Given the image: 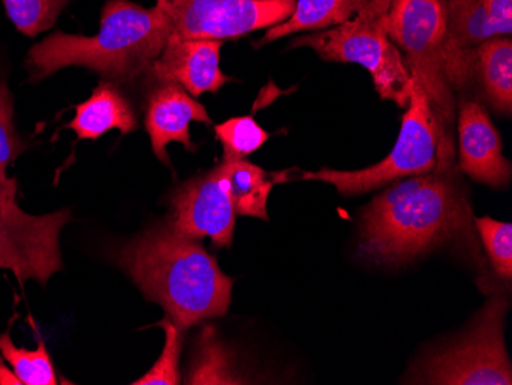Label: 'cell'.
Returning a JSON list of instances; mask_svg holds the SVG:
<instances>
[{"instance_id": "obj_27", "label": "cell", "mask_w": 512, "mask_h": 385, "mask_svg": "<svg viewBox=\"0 0 512 385\" xmlns=\"http://www.w3.org/2000/svg\"><path fill=\"white\" fill-rule=\"evenodd\" d=\"M0 384L19 385L22 384V382H20V379L17 378L16 373L10 372L7 367H4L2 364H0Z\"/></svg>"}, {"instance_id": "obj_10", "label": "cell", "mask_w": 512, "mask_h": 385, "mask_svg": "<svg viewBox=\"0 0 512 385\" xmlns=\"http://www.w3.org/2000/svg\"><path fill=\"white\" fill-rule=\"evenodd\" d=\"M169 226L184 237L211 238L212 246L234 243L237 212L221 177L220 166L186 181L171 197Z\"/></svg>"}, {"instance_id": "obj_11", "label": "cell", "mask_w": 512, "mask_h": 385, "mask_svg": "<svg viewBox=\"0 0 512 385\" xmlns=\"http://www.w3.org/2000/svg\"><path fill=\"white\" fill-rule=\"evenodd\" d=\"M457 131L460 169L483 185L506 188L511 183V163L503 155L502 139L486 109L480 103L463 100Z\"/></svg>"}, {"instance_id": "obj_24", "label": "cell", "mask_w": 512, "mask_h": 385, "mask_svg": "<svg viewBox=\"0 0 512 385\" xmlns=\"http://www.w3.org/2000/svg\"><path fill=\"white\" fill-rule=\"evenodd\" d=\"M486 254L490 257L494 270L502 280L512 278V224L493 220L490 217L474 220Z\"/></svg>"}, {"instance_id": "obj_18", "label": "cell", "mask_w": 512, "mask_h": 385, "mask_svg": "<svg viewBox=\"0 0 512 385\" xmlns=\"http://www.w3.org/2000/svg\"><path fill=\"white\" fill-rule=\"evenodd\" d=\"M447 27L460 59L474 66V48L497 36L482 0H447Z\"/></svg>"}, {"instance_id": "obj_15", "label": "cell", "mask_w": 512, "mask_h": 385, "mask_svg": "<svg viewBox=\"0 0 512 385\" xmlns=\"http://www.w3.org/2000/svg\"><path fill=\"white\" fill-rule=\"evenodd\" d=\"M221 177L237 215L269 221L267 201L273 186L286 180L287 172H267L246 158L223 155Z\"/></svg>"}, {"instance_id": "obj_9", "label": "cell", "mask_w": 512, "mask_h": 385, "mask_svg": "<svg viewBox=\"0 0 512 385\" xmlns=\"http://www.w3.org/2000/svg\"><path fill=\"white\" fill-rule=\"evenodd\" d=\"M71 212L30 215L19 206L0 211V269L13 272L19 283H48L63 267L60 232Z\"/></svg>"}, {"instance_id": "obj_25", "label": "cell", "mask_w": 512, "mask_h": 385, "mask_svg": "<svg viewBox=\"0 0 512 385\" xmlns=\"http://www.w3.org/2000/svg\"><path fill=\"white\" fill-rule=\"evenodd\" d=\"M161 327L166 330V346L161 352L155 366L142 378L132 382L135 385H177L181 382L180 361L181 332L171 318L161 321Z\"/></svg>"}, {"instance_id": "obj_7", "label": "cell", "mask_w": 512, "mask_h": 385, "mask_svg": "<svg viewBox=\"0 0 512 385\" xmlns=\"http://www.w3.org/2000/svg\"><path fill=\"white\" fill-rule=\"evenodd\" d=\"M506 298L494 297L483 307L467 333L431 352L408 378L410 384L511 385V361L506 353Z\"/></svg>"}, {"instance_id": "obj_6", "label": "cell", "mask_w": 512, "mask_h": 385, "mask_svg": "<svg viewBox=\"0 0 512 385\" xmlns=\"http://www.w3.org/2000/svg\"><path fill=\"white\" fill-rule=\"evenodd\" d=\"M442 143L453 142L421 82L413 76L410 102L402 117L398 142L384 160L359 171L324 168L316 172H302L301 178L329 183L338 189L339 194L347 197L365 194L390 185L399 178L433 172L439 162H453V157L442 152Z\"/></svg>"}, {"instance_id": "obj_19", "label": "cell", "mask_w": 512, "mask_h": 385, "mask_svg": "<svg viewBox=\"0 0 512 385\" xmlns=\"http://www.w3.org/2000/svg\"><path fill=\"white\" fill-rule=\"evenodd\" d=\"M235 369L234 359L223 343L218 341L215 330L206 327L198 343L197 355L192 361L186 384H243Z\"/></svg>"}, {"instance_id": "obj_21", "label": "cell", "mask_w": 512, "mask_h": 385, "mask_svg": "<svg viewBox=\"0 0 512 385\" xmlns=\"http://www.w3.org/2000/svg\"><path fill=\"white\" fill-rule=\"evenodd\" d=\"M0 352L10 362L14 373L25 385H56L57 376L45 344L36 350L19 349L14 346L10 335L0 336Z\"/></svg>"}, {"instance_id": "obj_2", "label": "cell", "mask_w": 512, "mask_h": 385, "mask_svg": "<svg viewBox=\"0 0 512 385\" xmlns=\"http://www.w3.org/2000/svg\"><path fill=\"white\" fill-rule=\"evenodd\" d=\"M120 264L146 300L160 304L180 330L229 310L234 278L200 240L178 234L168 223L126 244Z\"/></svg>"}, {"instance_id": "obj_17", "label": "cell", "mask_w": 512, "mask_h": 385, "mask_svg": "<svg viewBox=\"0 0 512 385\" xmlns=\"http://www.w3.org/2000/svg\"><path fill=\"white\" fill-rule=\"evenodd\" d=\"M474 66L482 77L486 99L500 114L512 111V40L496 36L480 43L474 51Z\"/></svg>"}, {"instance_id": "obj_13", "label": "cell", "mask_w": 512, "mask_h": 385, "mask_svg": "<svg viewBox=\"0 0 512 385\" xmlns=\"http://www.w3.org/2000/svg\"><path fill=\"white\" fill-rule=\"evenodd\" d=\"M192 122L212 125L209 112L183 86L174 82H160L149 94L145 125L154 154L161 163L169 165L171 162L166 152L169 143H181L184 149L197 151L189 131Z\"/></svg>"}, {"instance_id": "obj_1", "label": "cell", "mask_w": 512, "mask_h": 385, "mask_svg": "<svg viewBox=\"0 0 512 385\" xmlns=\"http://www.w3.org/2000/svg\"><path fill=\"white\" fill-rule=\"evenodd\" d=\"M451 163L385 189L362 214L359 257L408 263L434 246L471 234L470 203L451 177Z\"/></svg>"}, {"instance_id": "obj_4", "label": "cell", "mask_w": 512, "mask_h": 385, "mask_svg": "<svg viewBox=\"0 0 512 385\" xmlns=\"http://www.w3.org/2000/svg\"><path fill=\"white\" fill-rule=\"evenodd\" d=\"M388 36L405 53L408 71L421 82L444 128L454 122V89L474 66L460 59L447 27V0H391Z\"/></svg>"}, {"instance_id": "obj_14", "label": "cell", "mask_w": 512, "mask_h": 385, "mask_svg": "<svg viewBox=\"0 0 512 385\" xmlns=\"http://www.w3.org/2000/svg\"><path fill=\"white\" fill-rule=\"evenodd\" d=\"M66 128L80 140H97L111 129L131 134L137 131L138 120L128 97L115 83L103 80L88 100L76 106V116Z\"/></svg>"}, {"instance_id": "obj_26", "label": "cell", "mask_w": 512, "mask_h": 385, "mask_svg": "<svg viewBox=\"0 0 512 385\" xmlns=\"http://www.w3.org/2000/svg\"><path fill=\"white\" fill-rule=\"evenodd\" d=\"M482 4L497 36H509L512 31V0H482Z\"/></svg>"}, {"instance_id": "obj_5", "label": "cell", "mask_w": 512, "mask_h": 385, "mask_svg": "<svg viewBox=\"0 0 512 385\" xmlns=\"http://www.w3.org/2000/svg\"><path fill=\"white\" fill-rule=\"evenodd\" d=\"M390 5L391 0H367L345 24L298 37L290 48H312L325 62L364 66L382 100L407 108L413 76L388 36Z\"/></svg>"}, {"instance_id": "obj_23", "label": "cell", "mask_w": 512, "mask_h": 385, "mask_svg": "<svg viewBox=\"0 0 512 385\" xmlns=\"http://www.w3.org/2000/svg\"><path fill=\"white\" fill-rule=\"evenodd\" d=\"M215 135L224 148V155L247 158L258 151L270 134L252 116L234 117L215 126Z\"/></svg>"}, {"instance_id": "obj_12", "label": "cell", "mask_w": 512, "mask_h": 385, "mask_svg": "<svg viewBox=\"0 0 512 385\" xmlns=\"http://www.w3.org/2000/svg\"><path fill=\"white\" fill-rule=\"evenodd\" d=\"M221 47L223 40L172 36L149 73L158 82L183 86L195 99L204 93H217L232 80L221 71Z\"/></svg>"}, {"instance_id": "obj_22", "label": "cell", "mask_w": 512, "mask_h": 385, "mask_svg": "<svg viewBox=\"0 0 512 385\" xmlns=\"http://www.w3.org/2000/svg\"><path fill=\"white\" fill-rule=\"evenodd\" d=\"M69 0H4L5 10L20 33L36 37L54 27Z\"/></svg>"}, {"instance_id": "obj_16", "label": "cell", "mask_w": 512, "mask_h": 385, "mask_svg": "<svg viewBox=\"0 0 512 385\" xmlns=\"http://www.w3.org/2000/svg\"><path fill=\"white\" fill-rule=\"evenodd\" d=\"M367 0H296L289 19L267 28L258 47L299 31H319L338 27L353 19Z\"/></svg>"}, {"instance_id": "obj_20", "label": "cell", "mask_w": 512, "mask_h": 385, "mask_svg": "<svg viewBox=\"0 0 512 385\" xmlns=\"http://www.w3.org/2000/svg\"><path fill=\"white\" fill-rule=\"evenodd\" d=\"M25 151L14 126L13 96L0 82V211L16 206L17 181L7 175L8 166Z\"/></svg>"}, {"instance_id": "obj_8", "label": "cell", "mask_w": 512, "mask_h": 385, "mask_svg": "<svg viewBox=\"0 0 512 385\" xmlns=\"http://www.w3.org/2000/svg\"><path fill=\"white\" fill-rule=\"evenodd\" d=\"M296 0H157L180 39H238L281 24Z\"/></svg>"}, {"instance_id": "obj_3", "label": "cell", "mask_w": 512, "mask_h": 385, "mask_svg": "<svg viewBox=\"0 0 512 385\" xmlns=\"http://www.w3.org/2000/svg\"><path fill=\"white\" fill-rule=\"evenodd\" d=\"M174 36L171 20L155 5L108 0L96 36L54 33L31 48V79L42 80L68 66H82L112 83H132L149 73Z\"/></svg>"}]
</instances>
